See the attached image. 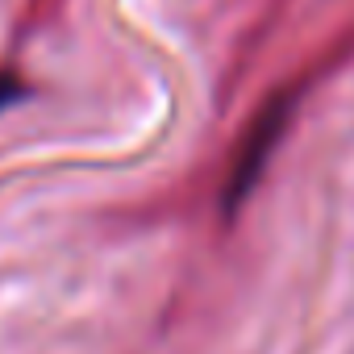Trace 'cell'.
<instances>
[{
  "instance_id": "1",
  "label": "cell",
  "mask_w": 354,
  "mask_h": 354,
  "mask_svg": "<svg viewBox=\"0 0 354 354\" xmlns=\"http://www.w3.org/2000/svg\"><path fill=\"white\" fill-rule=\"evenodd\" d=\"M288 109H292V100H275V104L263 109L259 121L250 125V133H246V142H242V154H238V162H234V171H230V209L254 188L263 162L271 158V150H275V142H279V133H283V125H288Z\"/></svg>"
},
{
  "instance_id": "2",
  "label": "cell",
  "mask_w": 354,
  "mask_h": 354,
  "mask_svg": "<svg viewBox=\"0 0 354 354\" xmlns=\"http://www.w3.org/2000/svg\"><path fill=\"white\" fill-rule=\"evenodd\" d=\"M17 96H21V80H17V75H9V71H0V109L13 104Z\"/></svg>"
}]
</instances>
